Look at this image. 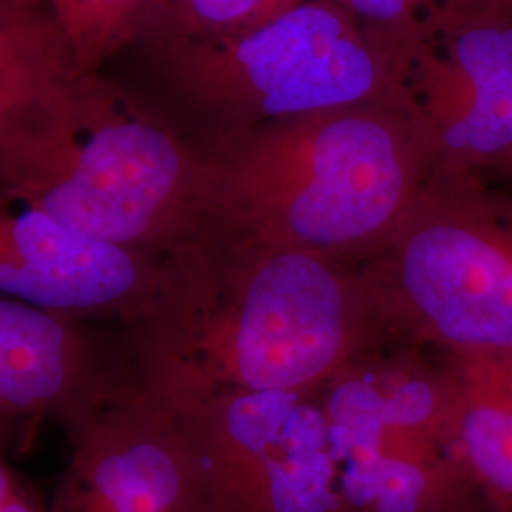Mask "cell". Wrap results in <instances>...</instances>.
I'll return each mask as SVG.
<instances>
[{
  "instance_id": "1",
  "label": "cell",
  "mask_w": 512,
  "mask_h": 512,
  "mask_svg": "<svg viewBox=\"0 0 512 512\" xmlns=\"http://www.w3.org/2000/svg\"><path fill=\"white\" fill-rule=\"evenodd\" d=\"M0 186L74 232L160 255L211 224L215 165L97 73L0 120Z\"/></svg>"
},
{
  "instance_id": "2",
  "label": "cell",
  "mask_w": 512,
  "mask_h": 512,
  "mask_svg": "<svg viewBox=\"0 0 512 512\" xmlns=\"http://www.w3.org/2000/svg\"><path fill=\"white\" fill-rule=\"evenodd\" d=\"M211 156L215 226L313 253L397 232L435 165L406 97L222 137Z\"/></svg>"
},
{
  "instance_id": "3",
  "label": "cell",
  "mask_w": 512,
  "mask_h": 512,
  "mask_svg": "<svg viewBox=\"0 0 512 512\" xmlns=\"http://www.w3.org/2000/svg\"><path fill=\"white\" fill-rule=\"evenodd\" d=\"M145 38L169 88L222 137L406 97L410 52L368 35L325 0H302L234 35Z\"/></svg>"
},
{
  "instance_id": "4",
  "label": "cell",
  "mask_w": 512,
  "mask_h": 512,
  "mask_svg": "<svg viewBox=\"0 0 512 512\" xmlns=\"http://www.w3.org/2000/svg\"><path fill=\"white\" fill-rule=\"evenodd\" d=\"M401 228V277L412 306L461 357L512 353V200L446 175Z\"/></svg>"
},
{
  "instance_id": "5",
  "label": "cell",
  "mask_w": 512,
  "mask_h": 512,
  "mask_svg": "<svg viewBox=\"0 0 512 512\" xmlns=\"http://www.w3.org/2000/svg\"><path fill=\"white\" fill-rule=\"evenodd\" d=\"M404 95L444 175L512 173V8L456 0L429 12Z\"/></svg>"
},
{
  "instance_id": "6",
  "label": "cell",
  "mask_w": 512,
  "mask_h": 512,
  "mask_svg": "<svg viewBox=\"0 0 512 512\" xmlns=\"http://www.w3.org/2000/svg\"><path fill=\"white\" fill-rule=\"evenodd\" d=\"M131 351L109 325L0 296V444L25 452L44 423L73 444L137 384Z\"/></svg>"
},
{
  "instance_id": "7",
  "label": "cell",
  "mask_w": 512,
  "mask_h": 512,
  "mask_svg": "<svg viewBox=\"0 0 512 512\" xmlns=\"http://www.w3.org/2000/svg\"><path fill=\"white\" fill-rule=\"evenodd\" d=\"M169 264L74 232L0 186V296L92 323L145 325Z\"/></svg>"
},
{
  "instance_id": "8",
  "label": "cell",
  "mask_w": 512,
  "mask_h": 512,
  "mask_svg": "<svg viewBox=\"0 0 512 512\" xmlns=\"http://www.w3.org/2000/svg\"><path fill=\"white\" fill-rule=\"evenodd\" d=\"M71 448L50 512H217L177 410L139 382Z\"/></svg>"
},
{
  "instance_id": "9",
  "label": "cell",
  "mask_w": 512,
  "mask_h": 512,
  "mask_svg": "<svg viewBox=\"0 0 512 512\" xmlns=\"http://www.w3.org/2000/svg\"><path fill=\"white\" fill-rule=\"evenodd\" d=\"M454 456L478 497L512 512V353L463 357Z\"/></svg>"
},
{
  "instance_id": "10",
  "label": "cell",
  "mask_w": 512,
  "mask_h": 512,
  "mask_svg": "<svg viewBox=\"0 0 512 512\" xmlns=\"http://www.w3.org/2000/svg\"><path fill=\"white\" fill-rule=\"evenodd\" d=\"M80 73L44 0H0V120Z\"/></svg>"
},
{
  "instance_id": "11",
  "label": "cell",
  "mask_w": 512,
  "mask_h": 512,
  "mask_svg": "<svg viewBox=\"0 0 512 512\" xmlns=\"http://www.w3.org/2000/svg\"><path fill=\"white\" fill-rule=\"evenodd\" d=\"M80 73L97 69L143 37L164 0H44Z\"/></svg>"
},
{
  "instance_id": "12",
  "label": "cell",
  "mask_w": 512,
  "mask_h": 512,
  "mask_svg": "<svg viewBox=\"0 0 512 512\" xmlns=\"http://www.w3.org/2000/svg\"><path fill=\"white\" fill-rule=\"evenodd\" d=\"M302 0H164L148 33L220 37L258 27Z\"/></svg>"
},
{
  "instance_id": "13",
  "label": "cell",
  "mask_w": 512,
  "mask_h": 512,
  "mask_svg": "<svg viewBox=\"0 0 512 512\" xmlns=\"http://www.w3.org/2000/svg\"><path fill=\"white\" fill-rule=\"evenodd\" d=\"M368 35L410 52L420 35L425 10L420 0H325Z\"/></svg>"
},
{
  "instance_id": "14",
  "label": "cell",
  "mask_w": 512,
  "mask_h": 512,
  "mask_svg": "<svg viewBox=\"0 0 512 512\" xmlns=\"http://www.w3.org/2000/svg\"><path fill=\"white\" fill-rule=\"evenodd\" d=\"M421 6H423V10H425V16L429 14V12H433V10H437V8H442V6H448V4H452V2H456V0H420Z\"/></svg>"
},
{
  "instance_id": "15",
  "label": "cell",
  "mask_w": 512,
  "mask_h": 512,
  "mask_svg": "<svg viewBox=\"0 0 512 512\" xmlns=\"http://www.w3.org/2000/svg\"><path fill=\"white\" fill-rule=\"evenodd\" d=\"M461 512H494L484 501H478V503H475V505H471L469 509H465V511Z\"/></svg>"
},
{
  "instance_id": "16",
  "label": "cell",
  "mask_w": 512,
  "mask_h": 512,
  "mask_svg": "<svg viewBox=\"0 0 512 512\" xmlns=\"http://www.w3.org/2000/svg\"><path fill=\"white\" fill-rule=\"evenodd\" d=\"M492 2H497V4H505V6H512V0H492Z\"/></svg>"
}]
</instances>
